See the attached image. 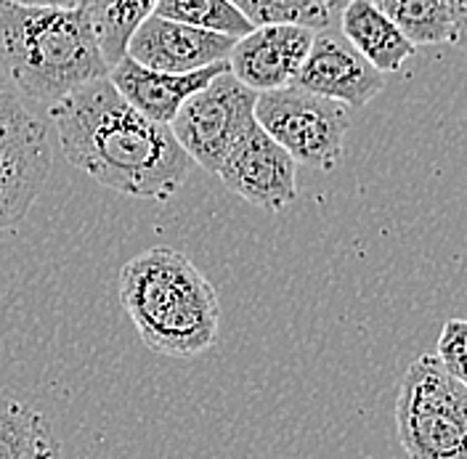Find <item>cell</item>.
Returning a JSON list of instances; mask_svg holds the SVG:
<instances>
[{"mask_svg": "<svg viewBox=\"0 0 467 459\" xmlns=\"http://www.w3.org/2000/svg\"><path fill=\"white\" fill-rule=\"evenodd\" d=\"M48 117L67 162L117 194L168 202L194 168L171 125L139 112L107 75L54 101Z\"/></svg>", "mask_w": 467, "mask_h": 459, "instance_id": "obj_1", "label": "cell"}, {"mask_svg": "<svg viewBox=\"0 0 467 459\" xmlns=\"http://www.w3.org/2000/svg\"><path fill=\"white\" fill-rule=\"evenodd\" d=\"M0 67L27 99L54 104L109 75L86 5L0 0Z\"/></svg>", "mask_w": 467, "mask_h": 459, "instance_id": "obj_2", "label": "cell"}, {"mask_svg": "<svg viewBox=\"0 0 467 459\" xmlns=\"http://www.w3.org/2000/svg\"><path fill=\"white\" fill-rule=\"evenodd\" d=\"M119 303L154 353L192 359L218 338V292L173 247H149L122 266Z\"/></svg>", "mask_w": 467, "mask_h": 459, "instance_id": "obj_3", "label": "cell"}, {"mask_svg": "<svg viewBox=\"0 0 467 459\" xmlns=\"http://www.w3.org/2000/svg\"><path fill=\"white\" fill-rule=\"evenodd\" d=\"M396 428L409 457L467 459V388L436 353H422L404 374Z\"/></svg>", "mask_w": 467, "mask_h": 459, "instance_id": "obj_4", "label": "cell"}, {"mask_svg": "<svg viewBox=\"0 0 467 459\" xmlns=\"http://www.w3.org/2000/svg\"><path fill=\"white\" fill-rule=\"evenodd\" d=\"M255 122L292 154L295 162L332 171L343 157L350 107L297 86L261 90Z\"/></svg>", "mask_w": 467, "mask_h": 459, "instance_id": "obj_5", "label": "cell"}, {"mask_svg": "<svg viewBox=\"0 0 467 459\" xmlns=\"http://www.w3.org/2000/svg\"><path fill=\"white\" fill-rule=\"evenodd\" d=\"M54 165L48 125L0 88V234L16 229Z\"/></svg>", "mask_w": 467, "mask_h": 459, "instance_id": "obj_6", "label": "cell"}, {"mask_svg": "<svg viewBox=\"0 0 467 459\" xmlns=\"http://www.w3.org/2000/svg\"><path fill=\"white\" fill-rule=\"evenodd\" d=\"M255 99L258 90L226 69L178 107L171 130L194 165L215 172L234 141L255 122Z\"/></svg>", "mask_w": 467, "mask_h": 459, "instance_id": "obj_7", "label": "cell"}, {"mask_svg": "<svg viewBox=\"0 0 467 459\" xmlns=\"http://www.w3.org/2000/svg\"><path fill=\"white\" fill-rule=\"evenodd\" d=\"M297 162L276 144L258 122H253L226 151L218 165L223 186L265 213H282L297 197Z\"/></svg>", "mask_w": 467, "mask_h": 459, "instance_id": "obj_8", "label": "cell"}, {"mask_svg": "<svg viewBox=\"0 0 467 459\" xmlns=\"http://www.w3.org/2000/svg\"><path fill=\"white\" fill-rule=\"evenodd\" d=\"M290 86L335 99L350 110H361L385 88V78L372 61L350 46L343 32L324 27L317 29Z\"/></svg>", "mask_w": 467, "mask_h": 459, "instance_id": "obj_9", "label": "cell"}, {"mask_svg": "<svg viewBox=\"0 0 467 459\" xmlns=\"http://www.w3.org/2000/svg\"><path fill=\"white\" fill-rule=\"evenodd\" d=\"M236 37L192 27L160 14L139 22L125 43V54L139 64L162 72H192L207 64L223 61L232 54Z\"/></svg>", "mask_w": 467, "mask_h": 459, "instance_id": "obj_10", "label": "cell"}, {"mask_svg": "<svg viewBox=\"0 0 467 459\" xmlns=\"http://www.w3.org/2000/svg\"><path fill=\"white\" fill-rule=\"evenodd\" d=\"M317 29L306 25H261L236 37L229 69L253 90H274L290 86L314 43Z\"/></svg>", "mask_w": 467, "mask_h": 459, "instance_id": "obj_11", "label": "cell"}, {"mask_svg": "<svg viewBox=\"0 0 467 459\" xmlns=\"http://www.w3.org/2000/svg\"><path fill=\"white\" fill-rule=\"evenodd\" d=\"M229 69V58L207 64L192 72H162L139 64L128 54L109 67V80L112 86L146 117L157 122H168L178 112V107L202 86H207L215 75Z\"/></svg>", "mask_w": 467, "mask_h": 459, "instance_id": "obj_12", "label": "cell"}, {"mask_svg": "<svg viewBox=\"0 0 467 459\" xmlns=\"http://www.w3.org/2000/svg\"><path fill=\"white\" fill-rule=\"evenodd\" d=\"M340 32L382 75L399 72L417 48L372 0H348L340 8Z\"/></svg>", "mask_w": 467, "mask_h": 459, "instance_id": "obj_13", "label": "cell"}, {"mask_svg": "<svg viewBox=\"0 0 467 459\" xmlns=\"http://www.w3.org/2000/svg\"><path fill=\"white\" fill-rule=\"evenodd\" d=\"M58 443L48 420L19 399H0V459L57 457Z\"/></svg>", "mask_w": 467, "mask_h": 459, "instance_id": "obj_14", "label": "cell"}, {"mask_svg": "<svg viewBox=\"0 0 467 459\" xmlns=\"http://www.w3.org/2000/svg\"><path fill=\"white\" fill-rule=\"evenodd\" d=\"M379 11L407 35L414 46L451 43L449 0H372Z\"/></svg>", "mask_w": 467, "mask_h": 459, "instance_id": "obj_15", "label": "cell"}, {"mask_svg": "<svg viewBox=\"0 0 467 459\" xmlns=\"http://www.w3.org/2000/svg\"><path fill=\"white\" fill-rule=\"evenodd\" d=\"M154 5L157 0H88L86 8L109 67L125 57L130 32L154 11Z\"/></svg>", "mask_w": 467, "mask_h": 459, "instance_id": "obj_16", "label": "cell"}, {"mask_svg": "<svg viewBox=\"0 0 467 459\" xmlns=\"http://www.w3.org/2000/svg\"><path fill=\"white\" fill-rule=\"evenodd\" d=\"M151 14L232 37H242L253 29L232 0H157Z\"/></svg>", "mask_w": 467, "mask_h": 459, "instance_id": "obj_17", "label": "cell"}, {"mask_svg": "<svg viewBox=\"0 0 467 459\" xmlns=\"http://www.w3.org/2000/svg\"><path fill=\"white\" fill-rule=\"evenodd\" d=\"M253 27L261 25H306L324 29L332 25V11L324 0H232Z\"/></svg>", "mask_w": 467, "mask_h": 459, "instance_id": "obj_18", "label": "cell"}, {"mask_svg": "<svg viewBox=\"0 0 467 459\" xmlns=\"http://www.w3.org/2000/svg\"><path fill=\"white\" fill-rule=\"evenodd\" d=\"M438 361L467 388V318H449L436 345Z\"/></svg>", "mask_w": 467, "mask_h": 459, "instance_id": "obj_19", "label": "cell"}, {"mask_svg": "<svg viewBox=\"0 0 467 459\" xmlns=\"http://www.w3.org/2000/svg\"><path fill=\"white\" fill-rule=\"evenodd\" d=\"M449 11H451V27H454L451 43L467 51V0H449Z\"/></svg>", "mask_w": 467, "mask_h": 459, "instance_id": "obj_20", "label": "cell"}, {"mask_svg": "<svg viewBox=\"0 0 467 459\" xmlns=\"http://www.w3.org/2000/svg\"><path fill=\"white\" fill-rule=\"evenodd\" d=\"M16 3H35V5H86L88 0H16Z\"/></svg>", "mask_w": 467, "mask_h": 459, "instance_id": "obj_21", "label": "cell"}, {"mask_svg": "<svg viewBox=\"0 0 467 459\" xmlns=\"http://www.w3.org/2000/svg\"><path fill=\"white\" fill-rule=\"evenodd\" d=\"M324 3H327V8H329L332 14H337V11H340V8H343L348 0H324Z\"/></svg>", "mask_w": 467, "mask_h": 459, "instance_id": "obj_22", "label": "cell"}]
</instances>
